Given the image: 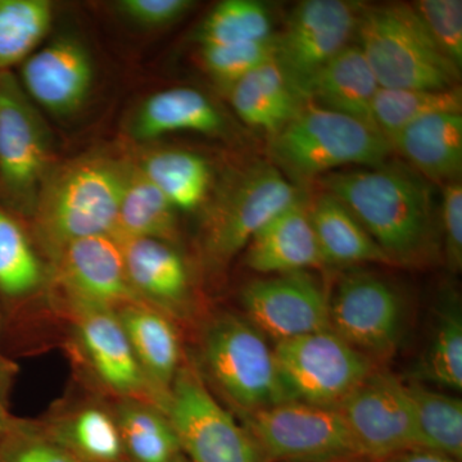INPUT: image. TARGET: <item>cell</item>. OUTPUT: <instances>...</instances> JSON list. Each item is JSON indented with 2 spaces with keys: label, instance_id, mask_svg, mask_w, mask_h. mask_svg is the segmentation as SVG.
<instances>
[{
  "label": "cell",
  "instance_id": "obj_24",
  "mask_svg": "<svg viewBox=\"0 0 462 462\" xmlns=\"http://www.w3.org/2000/svg\"><path fill=\"white\" fill-rule=\"evenodd\" d=\"M224 117L205 94L191 88H172L148 97L132 121L134 138L153 141L167 134L223 132Z\"/></svg>",
  "mask_w": 462,
  "mask_h": 462
},
{
  "label": "cell",
  "instance_id": "obj_36",
  "mask_svg": "<svg viewBox=\"0 0 462 462\" xmlns=\"http://www.w3.org/2000/svg\"><path fill=\"white\" fill-rule=\"evenodd\" d=\"M273 38L239 44L200 45V62L216 83L229 90L240 79L275 57Z\"/></svg>",
  "mask_w": 462,
  "mask_h": 462
},
{
  "label": "cell",
  "instance_id": "obj_35",
  "mask_svg": "<svg viewBox=\"0 0 462 462\" xmlns=\"http://www.w3.org/2000/svg\"><path fill=\"white\" fill-rule=\"evenodd\" d=\"M42 267L16 218L0 208V294L23 300L41 288Z\"/></svg>",
  "mask_w": 462,
  "mask_h": 462
},
{
  "label": "cell",
  "instance_id": "obj_37",
  "mask_svg": "<svg viewBox=\"0 0 462 462\" xmlns=\"http://www.w3.org/2000/svg\"><path fill=\"white\" fill-rule=\"evenodd\" d=\"M431 39L458 69L462 67L461 0H420L411 5Z\"/></svg>",
  "mask_w": 462,
  "mask_h": 462
},
{
  "label": "cell",
  "instance_id": "obj_14",
  "mask_svg": "<svg viewBox=\"0 0 462 462\" xmlns=\"http://www.w3.org/2000/svg\"><path fill=\"white\" fill-rule=\"evenodd\" d=\"M247 320L278 342L330 329L329 296L307 272L248 282L240 293Z\"/></svg>",
  "mask_w": 462,
  "mask_h": 462
},
{
  "label": "cell",
  "instance_id": "obj_42",
  "mask_svg": "<svg viewBox=\"0 0 462 462\" xmlns=\"http://www.w3.org/2000/svg\"><path fill=\"white\" fill-rule=\"evenodd\" d=\"M12 376H14V366L0 354V400L5 402L8 389L11 387Z\"/></svg>",
  "mask_w": 462,
  "mask_h": 462
},
{
  "label": "cell",
  "instance_id": "obj_25",
  "mask_svg": "<svg viewBox=\"0 0 462 462\" xmlns=\"http://www.w3.org/2000/svg\"><path fill=\"white\" fill-rule=\"evenodd\" d=\"M324 264L392 263L346 205L328 191L307 200Z\"/></svg>",
  "mask_w": 462,
  "mask_h": 462
},
{
  "label": "cell",
  "instance_id": "obj_29",
  "mask_svg": "<svg viewBox=\"0 0 462 462\" xmlns=\"http://www.w3.org/2000/svg\"><path fill=\"white\" fill-rule=\"evenodd\" d=\"M420 448L462 457V401L422 383L406 384Z\"/></svg>",
  "mask_w": 462,
  "mask_h": 462
},
{
  "label": "cell",
  "instance_id": "obj_30",
  "mask_svg": "<svg viewBox=\"0 0 462 462\" xmlns=\"http://www.w3.org/2000/svg\"><path fill=\"white\" fill-rule=\"evenodd\" d=\"M80 462H127L114 413L85 406L45 430Z\"/></svg>",
  "mask_w": 462,
  "mask_h": 462
},
{
  "label": "cell",
  "instance_id": "obj_16",
  "mask_svg": "<svg viewBox=\"0 0 462 462\" xmlns=\"http://www.w3.org/2000/svg\"><path fill=\"white\" fill-rule=\"evenodd\" d=\"M74 314L79 342L103 385L162 410L163 398L143 372L116 311L84 307L74 309Z\"/></svg>",
  "mask_w": 462,
  "mask_h": 462
},
{
  "label": "cell",
  "instance_id": "obj_6",
  "mask_svg": "<svg viewBox=\"0 0 462 462\" xmlns=\"http://www.w3.org/2000/svg\"><path fill=\"white\" fill-rule=\"evenodd\" d=\"M303 197V189L273 163H254L234 175L207 212L202 234L207 264L229 263L264 224Z\"/></svg>",
  "mask_w": 462,
  "mask_h": 462
},
{
  "label": "cell",
  "instance_id": "obj_31",
  "mask_svg": "<svg viewBox=\"0 0 462 462\" xmlns=\"http://www.w3.org/2000/svg\"><path fill=\"white\" fill-rule=\"evenodd\" d=\"M460 87L445 90L387 89L379 88L374 97V126L391 143L407 125L434 114H461Z\"/></svg>",
  "mask_w": 462,
  "mask_h": 462
},
{
  "label": "cell",
  "instance_id": "obj_23",
  "mask_svg": "<svg viewBox=\"0 0 462 462\" xmlns=\"http://www.w3.org/2000/svg\"><path fill=\"white\" fill-rule=\"evenodd\" d=\"M229 97L234 111L245 124L263 129L272 136L306 103L275 57L234 84Z\"/></svg>",
  "mask_w": 462,
  "mask_h": 462
},
{
  "label": "cell",
  "instance_id": "obj_20",
  "mask_svg": "<svg viewBox=\"0 0 462 462\" xmlns=\"http://www.w3.org/2000/svg\"><path fill=\"white\" fill-rule=\"evenodd\" d=\"M391 144L427 181L446 185L461 179V114L425 116L403 127Z\"/></svg>",
  "mask_w": 462,
  "mask_h": 462
},
{
  "label": "cell",
  "instance_id": "obj_21",
  "mask_svg": "<svg viewBox=\"0 0 462 462\" xmlns=\"http://www.w3.org/2000/svg\"><path fill=\"white\" fill-rule=\"evenodd\" d=\"M379 84L357 44H349L321 67L306 85L305 100L373 124L372 106Z\"/></svg>",
  "mask_w": 462,
  "mask_h": 462
},
{
  "label": "cell",
  "instance_id": "obj_8",
  "mask_svg": "<svg viewBox=\"0 0 462 462\" xmlns=\"http://www.w3.org/2000/svg\"><path fill=\"white\" fill-rule=\"evenodd\" d=\"M51 158V136L20 80L0 71V199L32 214Z\"/></svg>",
  "mask_w": 462,
  "mask_h": 462
},
{
  "label": "cell",
  "instance_id": "obj_28",
  "mask_svg": "<svg viewBox=\"0 0 462 462\" xmlns=\"http://www.w3.org/2000/svg\"><path fill=\"white\" fill-rule=\"evenodd\" d=\"M136 165L175 209L193 211L208 196L211 169L199 154L161 149L145 154Z\"/></svg>",
  "mask_w": 462,
  "mask_h": 462
},
{
  "label": "cell",
  "instance_id": "obj_22",
  "mask_svg": "<svg viewBox=\"0 0 462 462\" xmlns=\"http://www.w3.org/2000/svg\"><path fill=\"white\" fill-rule=\"evenodd\" d=\"M116 314L143 372L165 404L180 370L181 346L175 327L163 312L144 302L121 307Z\"/></svg>",
  "mask_w": 462,
  "mask_h": 462
},
{
  "label": "cell",
  "instance_id": "obj_33",
  "mask_svg": "<svg viewBox=\"0 0 462 462\" xmlns=\"http://www.w3.org/2000/svg\"><path fill=\"white\" fill-rule=\"evenodd\" d=\"M419 378L438 387L462 389V312L456 298H446L438 310L436 327L420 366Z\"/></svg>",
  "mask_w": 462,
  "mask_h": 462
},
{
  "label": "cell",
  "instance_id": "obj_1",
  "mask_svg": "<svg viewBox=\"0 0 462 462\" xmlns=\"http://www.w3.org/2000/svg\"><path fill=\"white\" fill-rule=\"evenodd\" d=\"M360 221L392 263H421L437 229L430 182L400 162L338 170L319 179Z\"/></svg>",
  "mask_w": 462,
  "mask_h": 462
},
{
  "label": "cell",
  "instance_id": "obj_3",
  "mask_svg": "<svg viewBox=\"0 0 462 462\" xmlns=\"http://www.w3.org/2000/svg\"><path fill=\"white\" fill-rule=\"evenodd\" d=\"M273 165L298 188L343 167L387 162L391 143L372 124L305 103L269 147Z\"/></svg>",
  "mask_w": 462,
  "mask_h": 462
},
{
  "label": "cell",
  "instance_id": "obj_19",
  "mask_svg": "<svg viewBox=\"0 0 462 462\" xmlns=\"http://www.w3.org/2000/svg\"><path fill=\"white\" fill-rule=\"evenodd\" d=\"M120 243L127 278L143 302L163 314H178L189 297V276L180 254L162 240L139 238Z\"/></svg>",
  "mask_w": 462,
  "mask_h": 462
},
{
  "label": "cell",
  "instance_id": "obj_2",
  "mask_svg": "<svg viewBox=\"0 0 462 462\" xmlns=\"http://www.w3.org/2000/svg\"><path fill=\"white\" fill-rule=\"evenodd\" d=\"M126 169L112 158L87 156L48 173L32 214L53 260L75 240L114 233Z\"/></svg>",
  "mask_w": 462,
  "mask_h": 462
},
{
  "label": "cell",
  "instance_id": "obj_39",
  "mask_svg": "<svg viewBox=\"0 0 462 462\" xmlns=\"http://www.w3.org/2000/svg\"><path fill=\"white\" fill-rule=\"evenodd\" d=\"M438 218L443 234L446 263L454 273L462 267V182L443 185L442 202Z\"/></svg>",
  "mask_w": 462,
  "mask_h": 462
},
{
  "label": "cell",
  "instance_id": "obj_4",
  "mask_svg": "<svg viewBox=\"0 0 462 462\" xmlns=\"http://www.w3.org/2000/svg\"><path fill=\"white\" fill-rule=\"evenodd\" d=\"M356 35L380 88L458 87L460 69L437 47L411 5L363 7Z\"/></svg>",
  "mask_w": 462,
  "mask_h": 462
},
{
  "label": "cell",
  "instance_id": "obj_27",
  "mask_svg": "<svg viewBox=\"0 0 462 462\" xmlns=\"http://www.w3.org/2000/svg\"><path fill=\"white\" fill-rule=\"evenodd\" d=\"M114 416L127 462H188L171 422L154 404L123 398Z\"/></svg>",
  "mask_w": 462,
  "mask_h": 462
},
{
  "label": "cell",
  "instance_id": "obj_18",
  "mask_svg": "<svg viewBox=\"0 0 462 462\" xmlns=\"http://www.w3.org/2000/svg\"><path fill=\"white\" fill-rule=\"evenodd\" d=\"M307 200H297L257 231L245 249L249 269L282 275L324 266Z\"/></svg>",
  "mask_w": 462,
  "mask_h": 462
},
{
  "label": "cell",
  "instance_id": "obj_32",
  "mask_svg": "<svg viewBox=\"0 0 462 462\" xmlns=\"http://www.w3.org/2000/svg\"><path fill=\"white\" fill-rule=\"evenodd\" d=\"M51 21L53 7L47 0H0V71L32 56Z\"/></svg>",
  "mask_w": 462,
  "mask_h": 462
},
{
  "label": "cell",
  "instance_id": "obj_13",
  "mask_svg": "<svg viewBox=\"0 0 462 462\" xmlns=\"http://www.w3.org/2000/svg\"><path fill=\"white\" fill-rule=\"evenodd\" d=\"M363 457L391 458L420 448L404 383L374 373L337 407Z\"/></svg>",
  "mask_w": 462,
  "mask_h": 462
},
{
  "label": "cell",
  "instance_id": "obj_38",
  "mask_svg": "<svg viewBox=\"0 0 462 462\" xmlns=\"http://www.w3.org/2000/svg\"><path fill=\"white\" fill-rule=\"evenodd\" d=\"M0 462H80L45 430L17 420L0 439Z\"/></svg>",
  "mask_w": 462,
  "mask_h": 462
},
{
  "label": "cell",
  "instance_id": "obj_7",
  "mask_svg": "<svg viewBox=\"0 0 462 462\" xmlns=\"http://www.w3.org/2000/svg\"><path fill=\"white\" fill-rule=\"evenodd\" d=\"M162 411L190 462H272L191 367L179 370Z\"/></svg>",
  "mask_w": 462,
  "mask_h": 462
},
{
  "label": "cell",
  "instance_id": "obj_15",
  "mask_svg": "<svg viewBox=\"0 0 462 462\" xmlns=\"http://www.w3.org/2000/svg\"><path fill=\"white\" fill-rule=\"evenodd\" d=\"M54 261L72 309L117 311L143 302L127 278L120 243L111 234L75 240Z\"/></svg>",
  "mask_w": 462,
  "mask_h": 462
},
{
  "label": "cell",
  "instance_id": "obj_26",
  "mask_svg": "<svg viewBox=\"0 0 462 462\" xmlns=\"http://www.w3.org/2000/svg\"><path fill=\"white\" fill-rule=\"evenodd\" d=\"M111 236L117 242L149 238L170 245L178 239L176 209L134 163H127L117 220Z\"/></svg>",
  "mask_w": 462,
  "mask_h": 462
},
{
  "label": "cell",
  "instance_id": "obj_10",
  "mask_svg": "<svg viewBox=\"0 0 462 462\" xmlns=\"http://www.w3.org/2000/svg\"><path fill=\"white\" fill-rule=\"evenodd\" d=\"M282 379L297 401L337 409L372 376V358L331 329L315 331L273 346Z\"/></svg>",
  "mask_w": 462,
  "mask_h": 462
},
{
  "label": "cell",
  "instance_id": "obj_17",
  "mask_svg": "<svg viewBox=\"0 0 462 462\" xmlns=\"http://www.w3.org/2000/svg\"><path fill=\"white\" fill-rule=\"evenodd\" d=\"M94 65L75 38H60L26 58L21 85L30 99L57 116L75 114L90 96Z\"/></svg>",
  "mask_w": 462,
  "mask_h": 462
},
{
  "label": "cell",
  "instance_id": "obj_40",
  "mask_svg": "<svg viewBox=\"0 0 462 462\" xmlns=\"http://www.w3.org/2000/svg\"><path fill=\"white\" fill-rule=\"evenodd\" d=\"M194 5L191 0H121L117 9L134 25L161 29L178 23Z\"/></svg>",
  "mask_w": 462,
  "mask_h": 462
},
{
  "label": "cell",
  "instance_id": "obj_12",
  "mask_svg": "<svg viewBox=\"0 0 462 462\" xmlns=\"http://www.w3.org/2000/svg\"><path fill=\"white\" fill-rule=\"evenodd\" d=\"M363 5L346 0H305L275 36V60L303 99L306 85L331 58L351 44Z\"/></svg>",
  "mask_w": 462,
  "mask_h": 462
},
{
  "label": "cell",
  "instance_id": "obj_9",
  "mask_svg": "<svg viewBox=\"0 0 462 462\" xmlns=\"http://www.w3.org/2000/svg\"><path fill=\"white\" fill-rule=\"evenodd\" d=\"M270 461L343 462L363 457L338 409L302 401L242 413Z\"/></svg>",
  "mask_w": 462,
  "mask_h": 462
},
{
  "label": "cell",
  "instance_id": "obj_43",
  "mask_svg": "<svg viewBox=\"0 0 462 462\" xmlns=\"http://www.w3.org/2000/svg\"><path fill=\"white\" fill-rule=\"evenodd\" d=\"M16 421V419L12 418L5 409V401L0 400V439L11 430Z\"/></svg>",
  "mask_w": 462,
  "mask_h": 462
},
{
  "label": "cell",
  "instance_id": "obj_11",
  "mask_svg": "<svg viewBox=\"0 0 462 462\" xmlns=\"http://www.w3.org/2000/svg\"><path fill=\"white\" fill-rule=\"evenodd\" d=\"M404 307L393 285L373 273L343 275L329 296V328L367 357H387L402 338Z\"/></svg>",
  "mask_w": 462,
  "mask_h": 462
},
{
  "label": "cell",
  "instance_id": "obj_41",
  "mask_svg": "<svg viewBox=\"0 0 462 462\" xmlns=\"http://www.w3.org/2000/svg\"><path fill=\"white\" fill-rule=\"evenodd\" d=\"M389 462H457V460L430 449L413 448L393 456L389 458Z\"/></svg>",
  "mask_w": 462,
  "mask_h": 462
},
{
  "label": "cell",
  "instance_id": "obj_34",
  "mask_svg": "<svg viewBox=\"0 0 462 462\" xmlns=\"http://www.w3.org/2000/svg\"><path fill=\"white\" fill-rule=\"evenodd\" d=\"M273 23L264 5L254 0H225L199 27V45L239 44L273 39Z\"/></svg>",
  "mask_w": 462,
  "mask_h": 462
},
{
  "label": "cell",
  "instance_id": "obj_5",
  "mask_svg": "<svg viewBox=\"0 0 462 462\" xmlns=\"http://www.w3.org/2000/svg\"><path fill=\"white\" fill-rule=\"evenodd\" d=\"M202 357L215 384L242 413L296 400L282 379L275 351L247 319L224 314L209 322Z\"/></svg>",
  "mask_w": 462,
  "mask_h": 462
}]
</instances>
